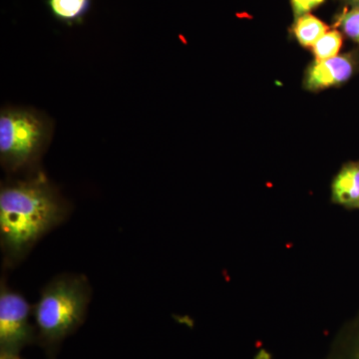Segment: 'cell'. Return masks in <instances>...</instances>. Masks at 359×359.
<instances>
[{"label": "cell", "instance_id": "cell-6", "mask_svg": "<svg viewBox=\"0 0 359 359\" xmlns=\"http://www.w3.org/2000/svg\"><path fill=\"white\" fill-rule=\"evenodd\" d=\"M332 200L347 208H359V162L348 163L335 177Z\"/></svg>", "mask_w": 359, "mask_h": 359}, {"label": "cell", "instance_id": "cell-13", "mask_svg": "<svg viewBox=\"0 0 359 359\" xmlns=\"http://www.w3.org/2000/svg\"><path fill=\"white\" fill-rule=\"evenodd\" d=\"M351 4H353V7H359V0H348Z\"/></svg>", "mask_w": 359, "mask_h": 359}, {"label": "cell", "instance_id": "cell-1", "mask_svg": "<svg viewBox=\"0 0 359 359\" xmlns=\"http://www.w3.org/2000/svg\"><path fill=\"white\" fill-rule=\"evenodd\" d=\"M72 205L36 171L0 187V249L4 271L22 263L44 236L69 218Z\"/></svg>", "mask_w": 359, "mask_h": 359}, {"label": "cell", "instance_id": "cell-10", "mask_svg": "<svg viewBox=\"0 0 359 359\" xmlns=\"http://www.w3.org/2000/svg\"><path fill=\"white\" fill-rule=\"evenodd\" d=\"M337 23L347 37L359 44V7L344 11Z\"/></svg>", "mask_w": 359, "mask_h": 359}, {"label": "cell", "instance_id": "cell-8", "mask_svg": "<svg viewBox=\"0 0 359 359\" xmlns=\"http://www.w3.org/2000/svg\"><path fill=\"white\" fill-rule=\"evenodd\" d=\"M327 32V25L311 13L295 18L292 26L295 39L304 47H313Z\"/></svg>", "mask_w": 359, "mask_h": 359}, {"label": "cell", "instance_id": "cell-7", "mask_svg": "<svg viewBox=\"0 0 359 359\" xmlns=\"http://www.w3.org/2000/svg\"><path fill=\"white\" fill-rule=\"evenodd\" d=\"M51 15L68 26L81 25L91 9L92 0H46Z\"/></svg>", "mask_w": 359, "mask_h": 359}, {"label": "cell", "instance_id": "cell-5", "mask_svg": "<svg viewBox=\"0 0 359 359\" xmlns=\"http://www.w3.org/2000/svg\"><path fill=\"white\" fill-rule=\"evenodd\" d=\"M358 65L356 56L351 53L325 60H316L306 71L304 84L309 90L337 86L353 76Z\"/></svg>", "mask_w": 359, "mask_h": 359}, {"label": "cell", "instance_id": "cell-14", "mask_svg": "<svg viewBox=\"0 0 359 359\" xmlns=\"http://www.w3.org/2000/svg\"><path fill=\"white\" fill-rule=\"evenodd\" d=\"M358 359H359V355H358Z\"/></svg>", "mask_w": 359, "mask_h": 359}, {"label": "cell", "instance_id": "cell-2", "mask_svg": "<svg viewBox=\"0 0 359 359\" xmlns=\"http://www.w3.org/2000/svg\"><path fill=\"white\" fill-rule=\"evenodd\" d=\"M92 299L88 278L61 273L52 278L33 306L36 344L47 359H56L63 341L83 325Z\"/></svg>", "mask_w": 359, "mask_h": 359}, {"label": "cell", "instance_id": "cell-4", "mask_svg": "<svg viewBox=\"0 0 359 359\" xmlns=\"http://www.w3.org/2000/svg\"><path fill=\"white\" fill-rule=\"evenodd\" d=\"M33 306L22 294L0 283V353L20 354L26 346L36 344Z\"/></svg>", "mask_w": 359, "mask_h": 359}, {"label": "cell", "instance_id": "cell-12", "mask_svg": "<svg viewBox=\"0 0 359 359\" xmlns=\"http://www.w3.org/2000/svg\"><path fill=\"white\" fill-rule=\"evenodd\" d=\"M0 359H23L20 354H2L0 353Z\"/></svg>", "mask_w": 359, "mask_h": 359}, {"label": "cell", "instance_id": "cell-3", "mask_svg": "<svg viewBox=\"0 0 359 359\" xmlns=\"http://www.w3.org/2000/svg\"><path fill=\"white\" fill-rule=\"evenodd\" d=\"M50 120L39 111L4 107L0 112V164L7 173L39 171V163L50 142Z\"/></svg>", "mask_w": 359, "mask_h": 359}, {"label": "cell", "instance_id": "cell-11", "mask_svg": "<svg viewBox=\"0 0 359 359\" xmlns=\"http://www.w3.org/2000/svg\"><path fill=\"white\" fill-rule=\"evenodd\" d=\"M325 0H290L292 13L295 18L308 14L314 8L321 6Z\"/></svg>", "mask_w": 359, "mask_h": 359}, {"label": "cell", "instance_id": "cell-9", "mask_svg": "<svg viewBox=\"0 0 359 359\" xmlns=\"http://www.w3.org/2000/svg\"><path fill=\"white\" fill-rule=\"evenodd\" d=\"M341 45V33L337 30H328L313 46L316 60H325L339 55Z\"/></svg>", "mask_w": 359, "mask_h": 359}]
</instances>
